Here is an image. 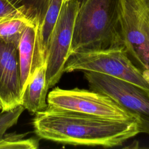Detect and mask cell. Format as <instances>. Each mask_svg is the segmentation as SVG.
Returning <instances> with one entry per match:
<instances>
[{
  "mask_svg": "<svg viewBox=\"0 0 149 149\" xmlns=\"http://www.w3.org/2000/svg\"><path fill=\"white\" fill-rule=\"evenodd\" d=\"M40 139L84 146L114 147L140 133L138 119L119 120L48 107L33 119Z\"/></svg>",
  "mask_w": 149,
  "mask_h": 149,
  "instance_id": "6da1fadb",
  "label": "cell"
},
{
  "mask_svg": "<svg viewBox=\"0 0 149 149\" xmlns=\"http://www.w3.org/2000/svg\"><path fill=\"white\" fill-rule=\"evenodd\" d=\"M123 0H85L76 13L70 54L123 45Z\"/></svg>",
  "mask_w": 149,
  "mask_h": 149,
  "instance_id": "7a4b0ae2",
  "label": "cell"
},
{
  "mask_svg": "<svg viewBox=\"0 0 149 149\" xmlns=\"http://www.w3.org/2000/svg\"><path fill=\"white\" fill-rule=\"evenodd\" d=\"M91 71L130 83L149 92V80L133 64L124 45L77 52L68 58L64 72Z\"/></svg>",
  "mask_w": 149,
  "mask_h": 149,
  "instance_id": "3957f363",
  "label": "cell"
},
{
  "mask_svg": "<svg viewBox=\"0 0 149 149\" xmlns=\"http://www.w3.org/2000/svg\"><path fill=\"white\" fill-rule=\"evenodd\" d=\"M47 101L48 107L56 109L113 120L137 119L110 97L93 90L56 87L48 93Z\"/></svg>",
  "mask_w": 149,
  "mask_h": 149,
  "instance_id": "277c9868",
  "label": "cell"
},
{
  "mask_svg": "<svg viewBox=\"0 0 149 149\" xmlns=\"http://www.w3.org/2000/svg\"><path fill=\"white\" fill-rule=\"evenodd\" d=\"M121 24L128 56L149 80V9L143 0H123Z\"/></svg>",
  "mask_w": 149,
  "mask_h": 149,
  "instance_id": "5b68a950",
  "label": "cell"
},
{
  "mask_svg": "<svg viewBox=\"0 0 149 149\" xmlns=\"http://www.w3.org/2000/svg\"><path fill=\"white\" fill-rule=\"evenodd\" d=\"M91 90L113 99L138 120L140 133L149 134V92L130 83L91 71H84Z\"/></svg>",
  "mask_w": 149,
  "mask_h": 149,
  "instance_id": "8992f818",
  "label": "cell"
},
{
  "mask_svg": "<svg viewBox=\"0 0 149 149\" xmlns=\"http://www.w3.org/2000/svg\"><path fill=\"white\" fill-rule=\"evenodd\" d=\"M79 7L77 0H63L50 36L45 61V76L49 88L54 86L64 73L70 54L75 18Z\"/></svg>",
  "mask_w": 149,
  "mask_h": 149,
  "instance_id": "52a82bcc",
  "label": "cell"
},
{
  "mask_svg": "<svg viewBox=\"0 0 149 149\" xmlns=\"http://www.w3.org/2000/svg\"><path fill=\"white\" fill-rule=\"evenodd\" d=\"M22 90L18 47L0 39V104L1 111L22 104Z\"/></svg>",
  "mask_w": 149,
  "mask_h": 149,
  "instance_id": "ba28073f",
  "label": "cell"
},
{
  "mask_svg": "<svg viewBox=\"0 0 149 149\" xmlns=\"http://www.w3.org/2000/svg\"><path fill=\"white\" fill-rule=\"evenodd\" d=\"M22 93L36 69L44 65L39 46L38 27L31 23L25 29L18 46Z\"/></svg>",
  "mask_w": 149,
  "mask_h": 149,
  "instance_id": "9c48e42d",
  "label": "cell"
},
{
  "mask_svg": "<svg viewBox=\"0 0 149 149\" xmlns=\"http://www.w3.org/2000/svg\"><path fill=\"white\" fill-rule=\"evenodd\" d=\"M49 88L45 76V66H38L33 73L22 93V104L30 113L36 114L47 108Z\"/></svg>",
  "mask_w": 149,
  "mask_h": 149,
  "instance_id": "30bf717a",
  "label": "cell"
},
{
  "mask_svg": "<svg viewBox=\"0 0 149 149\" xmlns=\"http://www.w3.org/2000/svg\"><path fill=\"white\" fill-rule=\"evenodd\" d=\"M31 23L20 12L0 17V39L12 42L18 47L22 34Z\"/></svg>",
  "mask_w": 149,
  "mask_h": 149,
  "instance_id": "8fae6325",
  "label": "cell"
},
{
  "mask_svg": "<svg viewBox=\"0 0 149 149\" xmlns=\"http://www.w3.org/2000/svg\"><path fill=\"white\" fill-rule=\"evenodd\" d=\"M63 0H52L43 21L38 29L40 54L43 65H45L48 46L54 27L61 9Z\"/></svg>",
  "mask_w": 149,
  "mask_h": 149,
  "instance_id": "7c38bea8",
  "label": "cell"
},
{
  "mask_svg": "<svg viewBox=\"0 0 149 149\" xmlns=\"http://www.w3.org/2000/svg\"><path fill=\"white\" fill-rule=\"evenodd\" d=\"M17 10L35 23L41 24L52 0H8Z\"/></svg>",
  "mask_w": 149,
  "mask_h": 149,
  "instance_id": "4fadbf2b",
  "label": "cell"
},
{
  "mask_svg": "<svg viewBox=\"0 0 149 149\" xmlns=\"http://www.w3.org/2000/svg\"><path fill=\"white\" fill-rule=\"evenodd\" d=\"M27 133H12L4 134L0 139V149H37L39 139L35 137L27 138Z\"/></svg>",
  "mask_w": 149,
  "mask_h": 149,
  "instance_id": "5bb4252c",
  "label": "cell"
},
{
  "mask_svg": "<svg viewBox=\"0 0 149 149\" xmlns=\"http://www.w3.org/2000/svg\"><path fill=\"white\" fill-rule=\"evenodd\" d=\"M24 109L22 105H19L9 111H2L0 113V139L8 129L17 123Z\"/></svg>",
  "mask_w": 149,
  "mask_h": 149,
  "instance_id": "9a60e30c",
  "label": "cell"
},
{
  "mask_svg": "<svg viewBox=\"0 0 149 149\" xmlns=\"http://www.w3.org/2000/svg\"><path fill=\"white\" fill-rule=\"evenodd\" d=\"M8 0H0V17L19 12Z\"/></svg>",
  "mask_w": 149,
  "mask_h": 149,
  "instance_id": "2e32d148",
  "label": "cell"
},
{
  "mask_svg": "<svg viewBox=\"0 0 149 149\" xmlns=\"http://www.w3.org/2000/svg\"><path fill=\"white\" fill-rule=\"evenodd\" d=\"M143 1L146 5L147 6V7L148 8V9H149V0H143Z\"/></svg>",
  "mask_w": 149,
  "mask_h": 149,
  "instance_id": "e0dca14e",
  "label": "cell"
},
{
  "mask_svg": "<svg viewBox=\"0 0 149 149\" xmlns=\"http://www.w3.org/2000/svg\"><path fill=\"white\" fill-rule=\"evenodd\" d=\"M77 1L79 3V5H81L85 0H77Z\"/></svg>",
  "mask_w": 149,
  "mask_h": 149,
  "instance_id": "ac0fdd59",
  "label": "cell"
},
{
  "mask_svg": "<svg viewBox=\"0 0 149 149\" xmlns=\"http://www.w3.org/2000/svg\"><path fill=\"white\" fill-rule=\"evenodd\" d=\"M0 109L1 110V104H0Z\"/></svg>",
  "mask_w": 149,
  "mask_h": 149,
  "instance_id": "d6986e66",
  "label": "cell"
}]
</instances>
